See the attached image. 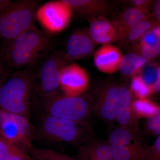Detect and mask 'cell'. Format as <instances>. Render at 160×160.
<instances>
[{"instance_id":"9","label":"cell","mask_w":160,"mask_h":160,"mask_svg":"<svg viewBox=\"0 0 160 160\" xmlns=\"http://www.w3.org/2000/svg\"><path fill=\"white\" fill-rule=\"evenodd\" d=\"M88 72L77 64L66 65L61 72L60 86L63 94L67 96L82 95L89 86Z\"/></svg>"},{"instance_id":"16","label":"cell","mask_w":160,"mask_h":160,"mask_svg":"<svg viewBox=\"0 0 160 160\" xmlns=\"http://www.w3.org/2000/svg\"><path fill=\"white\" fill-rule=\"evenodd\" d=\"M81 14L91 18L103 16L109 9L108 3L102 0H64Z\"/></svg>"},{"instance_id":"8","label":"cell","mask_w":160,"mask_h":160,"mask_svg":"<svg viewBox=\"0 0 160 160\" xmlns=\"http://www.w3.org/2000/svg\"><path fill=\"white\" fill-rule=\"evenodd\" d=\"M68 60L61 52H52L43 63L38 75L37 89L41 100L58 93L61 72Z\"/></svg>"},{"instance_id":"4","label":"cell","mask_w":160,"mask_h":160,"mask_svg":"<svg viewBox=\"0 0 160 160\" xmlns=\"http://www.w3.org/2000/svg\"><path fill=\"white\" fill-rule=\"evenodd\" d=\"M41 102L46 114L82 124H87L92 110L90 101L82 95L70 97L57 93Z\"/></svg>"},{"instance_id":"24","label":"cell","mask_w":160,"mask_h":160,"mask_svg":"<svg viewBox=\"0 0 160 160\" xmlns=\"http://www.w3.org/2000/svg\"><path fill=\"white\" fill-rule=\"evenodd\" d=\"M155 26L152 20L149 18V15L137 23L129 30L126 38L129 42H133L141 38L149 29Z\"/></svg>"},{"instance_id":"19","label":"cell","mask_w":160,"mask_h":160,"mask_svg":"<svg viewBox=\"0 0 160 160\" xmlns=\"http://www.w3.org/2000/svg\"><path fill=\"white\" fill-rule=\"evenodd\" d=\"M148 62L138 53H129L124 55L119 70L125 76L132 77L139 74Z\"/></svg>"},{"instance_id":"32","label":"cell","mask_w":160,"mask_h":160,"mask_svg":"<svg viewBox=\"0 0 160 160\" xmlns=\"http://www.w3.org/2000/svg\"><path fill=\"white\" fill-rule=\"evenodd\" d=\"M5 70L2 62L0 59V88L5 82L4 77H5Z\"/></svg>"},{"instance_id":"2","label":"cell","mask_w":160,"mask_h":160,"mask_svg":"<svg viewBox=\"0 0 160 160\" xmlns=\"http://www.w3.org/2000/svg\"><path fill=\"white\" fill-rule=\"evenodd\" d=\"M88 128L87 124L75 122L43 112L39 118L37 126H35L34 140L81 146L88 138Z\"/></svg>"},{"instance_id":"1","label":"cell","mask_w":160,"mask_h":160,"mask_svg":"<svg viewBox=\"0 0 160 160\" xmlns=\"http://www.w3.org/2000/svg\"><path fill=\"white\" fill-rule=\"evenodd\" d=\"M35 86L31 72L27 70L15 72L0 88V111L30 119L31 97Z\"/></svg>"},{"instance_id":"31","label":"cell","mask_w":160,"mask_h":160,"mask_svg":"<svg viewBox=\"0 0 160 160\" xmlns=\"http://www.w3.org/2000/svg\"><path fill=\"white\" fill-rule=\"evenodd\" d=\"M153 13L156 19L157 20L158 22L160 20V1H157L155 4L154 9H153Z\"/></svg>"},{"instance_id":"21","label":"cell","mask_w":160,"mask_h":160,"mask_svg":"<svg viewBox=\"0 0 160 160\" xmlns=\"http://www.w3.org/2000/svg\"><path fill=\"white\" fill-rule=\"evenodd\" d=\"M132 107L135 114L138 119L143 118H148L160 113V106L148 98L134 100Z\"/></svg>"},{"instance_id":"15","label":"cell","mask_w":160,"mask_h":160,"mask_svg":"<svg viewBox=\"0 0 160 160\" xmlns=\"http://www.w3.org/2000/svg\"><path fill=\"white\" fill-rule=\"evenodd\" d=\"M123 57L118 47L111 44L103 45L94 53L95 66L101 72L112 74L119 70Z\"/></svg>"},{"instance_id":"10","label":"cell","mask_w":160,"mask_h":160,"mask_svg":"<svg viewBox=\"0 0 160 160\" xmlns=\"http://www.w3.org/2000/svg\"><path fill=\"white\" fill-rule=\"evenodd\" d=\"M51 41L43 31L35 25L18 37L5 40L3 46L33 52L38 55L49 48Z\"/></svg>"},{"instance_id":"20","label":"cell","mask_w":160,"mask_h":160,"mask_svg":"<svg viewBox=\"0 0 160 160\" xmlns=\"http://www.w3.org/2000/svg\"><path fill=\"white\" fill-rule=\"evenodd\" d=\"M0 160H34L29 152L9 142L0 135Z\"/></svg>"},{"instance_id":"3","label":"cell","mask_w":160,"mask_h":160,"mask_svg":"<svg viewBox=\"0 0 160 160\" xmlns=\"http://www.w3.org/2000/svg\"><path fill=\"white\" fill-rule=\"evenodd\" d=\"M40 1L21 0L10 3L0 12V38L11 40L34 25Z\"/></svg>"},{"instance_id":"13","label":"cell","mask_w":160,"mask_h":160,"mask_svg":"<svg viewBox=\"0 0 160 160\" xmlns=\"http://www.w3.org/2000/svg\"><path fill=\"white\" fill-rule=\"evenodd\" d=\"M96 44L89 30L80 29L72 32L68 38L65 55L68 60H79L87 57L94 52Z\"/></svg>"},{"instance_id":"18","label":"cell","mask_w":160,"mask_h":160,"mask_svg":"<svg viewBox=\"0 0 160 160\" xmlns=\"http://www.w3.org/2000/svg\"><path fill=\"white\" fill-rule=\"evenodd\" d=\"M3 56L6 62L14 68L20 69L34 62L39 55L14 48L3 46Z\"/></svg>"},{"instance_id":"5","label":"cell","mask_w":160,"mask_h":160,"mask_svg":"<svg viewBox=\"0 0 160 160\" xmlns=\"http://www.w3.org/2000/svg\"><path fill=\"white\" fill-rule=\"evenodd\" d=\"M108 142L115 160H146L150 153L141 133L120 126L112 130Z\"/></svg>"},{"instance_id":"17","label":"cell","mask_w":160,"mask_h":160,"mask_svg":"<svg viewBox=\"0 0 160 160\" xmlns=\"http://www.w3.org/2000/svg\"><path fill=\"white\" fill-rule=\"evenodd\" d=\"M149 14L132 7L126 9L116 21H113L119 32L120 39L126 38L129 30Z\"/></svg>"},{"instance_id":"7","label":"cell","mask_w":160,"mask_h":160,"mask_svg":"<svg viewBox=\"0 0 160 160\" xmlns=\"http://www.w3.org/2000/svg\"><path fill=\"white\" fill-rule=\"evenodd\" d=\"M73 11L64 0L50 1L38 7L35 20L47 32L57 34L69 26Z\"/></svg>"},{"instance_id":"29","label":"cell","mask_w":160,"mask_h":160,"mask_svg":"<svg viewBox=\"0 0 160 160\" xmlns=\"http://www.w3.org/2000/svg\"><path fill=\"white\" fill-rule=\"evenodd\" d=\"M130 2L133 7L148 14L152 1L149 0H132L130 1Z\"/></svg>"},{"instance_id":"26","label":"cell","mask_w":160,"mask_h":160,"mask_svg":"<svg viewBox=\"0 0 160 160\" xmlns=\"http://www.w3.org/2000/svg\"><path fill=\"white\" fill-rule=\"evenodd\" d=\"M144 130L147 135L159 136L160 135V113L147 118Z\"/></svg>"},{"instance_id":"28","label":"cell","mask_w":160,"mask_h":160,"mask_svg":"<svg viewBox=\"0 0 160 160\" xmlns=\"http://www.w3.org/2000/svg\"><path fill=\"white\" fill-rule=\"evenodd\" d=\"M139 54L149 61L157 58L160 54V46H139Z\"/></svg>"},{"instance_id":"14","label":"cell","mask_w":160,"mask_h":160,"mask_svg":"<svg viewBox=\"0 0 160 160\" xmlns=\"http://www.w3.org/2000/svg\"><path fill=\"white\" fill-rule=\"evenodd\" d=\"M89 32L96 44H110L120 39L119 32L115 24L103 16L90 18Z\"/></svg>"},{"instance_id":"33","label":"cell","mask_w":160,"mask_h":160,"mask_svg":"<svg viewBox=\"0 0 160 160\" xmlns=\"http://www.w3.org/2000/svg\"><path fill=\"white\" fill-rule=\"evenodd\" d=\"M12 2L9 0H0V12L6 9Z\"/></svg>"},{"instance_id":"12","label":"cell","mask_w":160,"mask_h":160,"mask_svg":"<svg viewBox=\"0 0 160 160\" xmlns=\"http://www.w3.org/2000/svg\"><path fill=\"white\" fill-rule=\"evenodd\" d=\"M134 100V96L129 87L125 85L119 86V98L116 121L120 127L141 133L139 119L132 107Z\"/></svg>"},{"instance_id":"25","label":"cell","mask_w":160,"mask_h":160,"mask_svg":"<svg viewBox=\"0 0 160 160\" xmlns=\"http://www.w3.org/2000/svg\"><path fill=\"white\" fill-rule=\"evenodd\" d=\"M160 46V26H155L146 32L140 38L139 46Z\"/></svg>"},{"instance_id":"6","label":"cell","mask_w":160,"mask_h":160,"mask_svg":"<svg viewBox=\"0 0 160 160\" xmlns=\"http://www.w3.org/2000/svg\"><path fill=\"white\" fill-rule=\"evenodd\" d=\"M35 129L30 119L21 115L0 111V135L6 141L29 152Z\"/></svg>"},{"instance_id":"23","label":"cell","mask_w":160,"mask_h":160,"mask_svg":"<svg viewBox=\"0 0 160 160\" xmlns=\"http://www.w3.org/2000/svg\"><path fill=\"white\" fill-rule=\"evenodd\" d=\"M129 88L137 99L148 98L153 93L152 86L146 84L139 74L132 77Z\"/></svg>"},{"instance_id":"11","label":"cell","mask_w":160,"mask_h":160,"mask_svg":"<svg viewBox=\"0 0 160 160\" xmlns=\"http://www.w3.org/2000/svg\"><path fill=\"white\" fill-rule=\"evenodd\" d=\"M119 98V86L109 84L100 91L92 110L98 117L106 122L116 121Z\"/></svg>"},{"instance_id":"30","label":"cell","mask_w":160,"mask_h":160,"mask_svg":"<svg viewBox=\"0 0 160 160\" xmlns=\"http://www.w3.org/2000/svg\"><path fill=\"white\" fill-rule=\"evenodd\" d=\"M153 92H158L160 91V68L158 67L157 72L156 78L152 86Z\"/></svg>"},{"instance_id":"27","label":"cell","mask_w":160,"mask_h":160,"mask_svg":"<svg viewBox=\"0 0 160 160\" xmlns=\"http://www.w3.org/2000/svg\"><path fill=\"white\" fill-rule=\"evenodd\" d=\"M158 67V66H156V65H146L140 72L139 75L147 85L152 86L154 83L156 78Z\"/></svg>"},{"instance_id":"22","label":"cell","mask_w":160,"mask_h":160,"mask_svg":"<svg viewBox=\"0 0 160 160\" xmlns=\"http://www.w3.org/2000/svg\"><path fill=\"white\" fill-rule=\"evenodd\" d=\"M34 160H80L53 150L32 147L29 151Z\"/></svg>"}]
</instances>
